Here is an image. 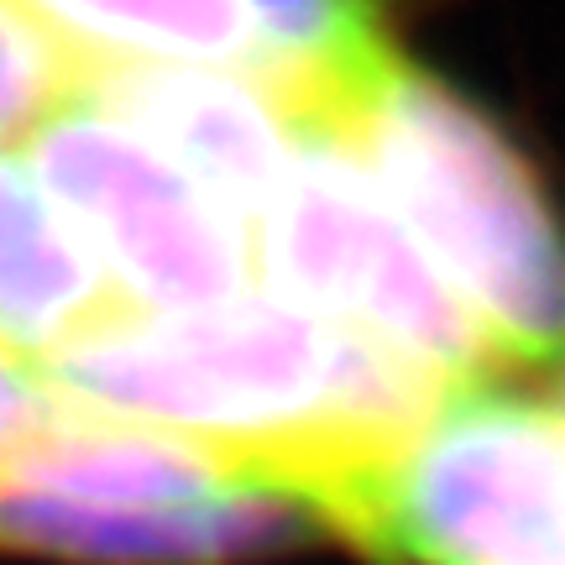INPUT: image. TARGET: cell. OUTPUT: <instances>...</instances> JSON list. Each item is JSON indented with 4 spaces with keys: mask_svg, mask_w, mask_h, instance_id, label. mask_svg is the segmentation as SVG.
I'll list each match as a JSON object with an SVG mask.
<instances>
[{
    "mask_svg": "<svg viewBox=\"0 0 565 565\" xmlns=\"http://www.w3.org/2000/svg\"><path fill=\"white\" fill-rule=\"evenodd\" d=\"M252 263L263 294L387 345L456 393L508 366L366 168L324 131H299L278 200L252 231Z\"/></svg>",
    "mask_w": 565,
    "mask_h": 565,
    "instance_id": "4",
    "label": "cell"
},
{
    "mask_svg": "<svg viewBox=\"0 0 565 565\" xmlns=\"http://www.w3.org/2000/svg\"><path fill=\"white\" fill-rule=\"evenodd\" d=\"M79 58L17 0H0V152H21L53 110L79 95Z\"/></svg>",
    "mask_w": 565,
    "mask_h": 565,
    "instance_id": "10",
    "label": "cell"
},
{
    "mask_svg": "<svg viewBox=\"0 0 565 565\" xmlns=\"http://www.w3.org/2000/svg\"><path fill=\"white\" fill-rule=\"evenodd\" d=\"M324 524L200 445L47 404L0 456V555L58 565H252Z\"/></svg>",
    "mask_w": 565,
    "mask_h": 565,
    "instance_id": "3",
    "label": "cell"
},
{
    "mask_svg": "<svg viewBox=\"0 0 565 565\" xmlns=\"http://www.w3.org/2000/svg\"><path fill=\"white\" fill-rule=\"evenodd\" d=\"M345 545L383 565H565V414L487 383L456 393Z\"/></svg>",
    "mask_w": 565,
    "mask_h": 565,
    "instance_id": "5",
    "label": "cell"
},
{
    "mask_svg": "<svg viewBox=\"0 0 565 565\" xmlns=\"http://www.w3.org/2000/svg\"><path fill=\"white\" fill-rule=\"evenodd\" d=\"M21 162L84 231L131 309L204 315L257 294L242 225L179 162L84 95L26 137Z\"/></svg>",
    "mask_w": 565,
    "mask_h": 565,
    "instance_id": "6",
    "label": "cell"
},
{
    "mask_svg": "<svg viewBox=\"0 0 565 565\" xmlns=\"http://www.w3.org/2000/svg\"><path fill=\"white\" fill-rule=\"evenodd\" d=\"M79 95L179 162L252 246L299 147V131L257 84L189 63L79 58Z\"/></svg>",
    "mask_w": 565,
    "mask_h": 565,
    "instance_id": "7",
    "label": "cell"
},
{
    "mask_svg": "<svg viewBox=\"0 0 565 565\" xmlns=\"http://www.w3.org/2000/svg\"><path fill=\"white\" fill-rule=\"evenodd\" d=\"M38 383L47 404L162 429L242 466L315 508L335 540L456 398L387 345L263 288L204 315L121 303L42 366Z\"/></svg>",
    "mask_w": 565,
    "mask_h": 565,
    "instance_id": "1",
    "label": "cell"
},
{
    "mask_svg": "<svg viewBox=\"0 0 565 565\" xmlns=\"http://www.w3.org/2000/svg\"><path fill=\"white\" fill-rule=\"evenodd\" d=\"M320 131L366 168L508 366L561 362L565 231L503 126L398 53Z\"/></svg>",
    "mask_w": 565,
    "mask_h": 565,
    "instance_id": "2",
    "label": "cell"
},
{
    "mask_svg": "<svg viewBox=\"0 0 565 565\" xmlns=\"http://www.w3.org/2000/svg\"><path fill=\"white\" fill-rule=\"evenodd\" d=\"M42 419H47V393H42V383L0 351V456L17 440H26Z\"/></svg>",
    "mask_w": 565,
    "mask_h": 565,
    "instance_id": "11",
    "label": "cell"
},
{
    "mask_svg": "<svg viewBox=\"0 0 565 565\" xmlns=\"http://www.w3.org/2000/svg\"><path fill=\"white\" fill-rule=\"evenodd\" d=\"M84 58H141L221 68L267 84V58L236 0H17Z\"/></svg>",
    "mask_w": 565,
    "mask_h": 565,
    "instance_id": "9",
    "label": "cell"
},
{
    "mask_svg": "<svg viewBox=\"0 0 565 565\" xmlns=\"http://www.w3.org/2000/svg\"><path fill=\"white\" fill-rule=\"evenodd\" d=\"M561 404H565V356H561ZM561 414H565V408H561Z\"/></svg>",
    "mask_w": 565,
    "mask_h": 565,
    "instance_id": "12",
    "label": "cell"
},
{
    "mask_svg": "<svg viewBox=\"0 0 565 565\" xmlns=\"http://www.w3.org/2000/svg\"><path fill=\"white\" fill-rule=\"evenodd\" d=\"M121 303L63 204L42 189L21 152H0V351L38 377Z\"/></svg>",
    "mask_w": 565,
    "mask_h": 565,
    "instance_id": "8",
    "label": "cell"
}]
</instances>
